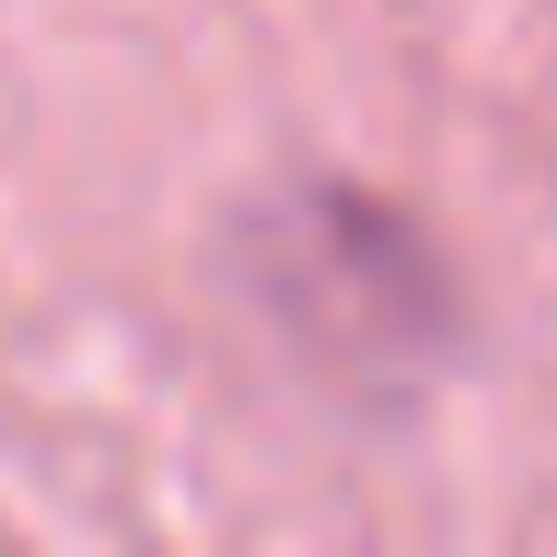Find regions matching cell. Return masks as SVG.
<instances>
[{"label": "cell", "mask_w": 557, "mask_h": 557, "mask_svg": "<svg viewBox=\"0 0 557 557\" xmlns=\"http://www.w3.org/2000/svg\"><path fill=\"white\" fill-rule=\"evenodd\" d=\"M262 296H273V318H285L318 361L361 372V361H416V339L437 318V273H426V251L383 208L307 197L262 240Z\"/></svg>", "instance_id": "obj_1"}]
</instances>
